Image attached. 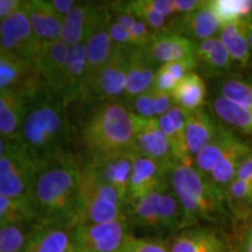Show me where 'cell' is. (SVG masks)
<instances>
[{
  "label": "cell",
  "mask_w": 252,
  "mask_h": 252,
  "mask_svg": "<svg viewBox=\"0 0 252 252\" xmlns=\"http://www.w3.org/2000/svg\"><path fill=\"white\" fill-rule=\"evenodd\" d=\"M81 162L70 152L37 168L32 186V203L39 220L72 223L80 184Z\"/></svg>",
  "instance_id": "6da1fadb"
},
{
  "label": "cell",
  "mask_w": 252,
  "mask_h": 252,
  "mask_svg": "<svg viewBox=\"0 0 252 252\" xmlns=\"http://www.w3.org/2000/svg\"><path fill=\"white\" fill-rule=\"evenodd\" d=\"M65 108L61 98L49 94L30 103L18 143L39 167L69 152Z\"/></svg>",
  "instance_id": "7a4b0ae2"
},
{
  "label": "cell",
  "mask_w": 252,
  "mask_h": 252,
  "mask_svg": "<svg viewBox=\"0 0 252 252\" xmlns=\"http://www.w3.org/2000/svg\"><path fill=\"white\" fill-rule=\"evenodd\" d=\"M133 118L121 102H104L93 110L81 131L87 160L133 152Z\"/></svg>",
  "instance_id": "3957f363"
},
{
  "label": "cell",
  "mask_w": 252,
  "mask_h": 252,
  "mask_svg": "<svg viewBox=\"0 0 252 252\" xmlns=\"http://www.w3.org/2000/svg\"><path fill=\"white\" fill-rule=\"evenodd\" d=\"M169 180L184 210L187 228L200 225L201 222H217L226 215L224 190L198 172L194 162L175 163Z\"/></svg>",
  "instance_id": "277c9868"
},
{
  "label": "cell",
  "mask_w": 252,
  "mask_h": 252,
  "mask_svg": "<svg viewBox=\"0 0 252 252\" xmlns=\"http://www.w3.org/2000/svg\"><path fill=\"white\" fill-rule=\"evenodd\" d=\"M115 220H127L125 203L117 191L105 184L88 163L82 162L76 213L71 228L80 223L96 224Z\"/></svg>",
  "instance_id": "5b68a950"
},
{
  "label": "cell",
  "mask_w": 252,
  "mask_h": 252,
  "mask_svg": "<svg viewBox=\"0 0 252 252\" xmlns=\"http://www.w3.org/2000/svg\"><path fill=\"white\" fill-rule=\"evenodd\" d=\"M37 168L18 141L0 138V195L33 204L32 186Z\"/></svg>",
  "instance_id": "8992f818"
},
{
  "label": "cell",
  "mask_w": 252,
  "mask_h": 252,
  "mask_svg": "<svg viewBox=\"0 0 252 252\" xmlns=\"http://www.w3.org/2000/svg\"><path fill=\"white\" fill-rule=\"evenodd\" d=\"M11 93L27 102L49 94L34 63L0 48V93Z\"/></svg>",
  "instance_id": "52a82bcc"
},
{
  "label": "cell",
  "mask_w": 252,
  "mask_h": 252,
  "mask_svg": "<svg viewBox=\"0 0 252 252\" xmlns=\"http://www.w3.org/2000/svg\"><path fill=\"white\" fill-rule=\"evenodd\" d=\"M127 235V220L80 223L71 228L70 252H116Z\"/></svg>",
  "instance_id": "ba28073f"
},
{
  "label": "cell",
  "mask_w": 252,
  "mask_h": 252,
  "mask_svg": "<svg viewBox=\"0 0 252 252\" xmlns=\"http://www.w3.org/2000/svg\"><path fill=\"white\" fill-rule=\"evenodd\" d=\"M24 6V5H23ZM43 41L34 33L24 7L0 23V48L37 64ZM37 67V65H36Z\"/></svg>",
  "instance_id": "9c48e42d"
},
{
  "label": "cell",
  "mask_w": 252,
  "mask_h": 252,
  "mask_svg": "<svg viewBox=\"0 0 252 252\" xmlns=\"http://www.w3.org/2000/svg\"><path fill=\"white\" fill-rule=\"evenodd\" d=\"M132 118L134 128L133 153L135 156L149 158L172 169L176 163L175 158L158 118L140 117L133 112Z\"/></svg>",
  "instance_id": "30bf717a"
},
{
  "label": "cell",
  "mask_w": 252,
  "mask_h": 252,
  "mask_svg": "<svg viewBox=\"0 0 252 252\" xmlns=\"http://www.w3.org/2000/svg\"><path fill=\"white\" fill-rule=\"evenodd\" d=\"M110 7L108 4L105 12L100 17L89 39L87 40V67L84 82V99L89 98L91 90L97 78L109 62L113 52V45L109 31Z\"/></svg>",
  "instance_id": "8fae6325"
},
{
  "label": "cell",
  "mask_w": 252,
  "mask_h": 252,
  "mask_svg": "<svg viewBox=\"0 0 252 252\" xmlns=\"http://www.w3.org/2000/svg\"><path fill=\"white\" fill-rule=\"evenodd\" d=\"M131 49L122 46L113 47L111 58L97 78L90 97L104 103L115 102L118 97L124 94Z\"/></svg>",
  "instance_id": "7c38bea8"
},
{
  "label": "cell",
  "mask_w": 252,
  "mask_h": 252,
  "mask_svg": "<svg viewBox=\"0 0 252 252\" xmlns=\"http://www.w3.org/2000/svg\"><path fill=\"white\" fill-rule=\"evenodd\" d=\"M70 47L62 40L43 42L37 68L42 74L49 94L62 99Z\"/></svg>",
  "instance_id": "4fadbf2b"
},
{
  "label": "cell",
  "mask_w": 252,
  "mask_h": 252,
  "mask_svg": "<svg viewBox=\"0 0 252 252\" xmlns=\"http://www.w3.org/2000/svg\"><path fill=\"white\" fill-rule=\"evenodd\" d=\"M70 223L39 220L28 230L24 252H70Z\"/></svg>",
  "instance_id": "5bb4252c"
},
{
  "label": "cell",
  "mask_w": 252,
  "mask_h": 252,
  "mask_svg": "<svg viewBox=\"0 0 252 252\" xmlns=\"http://www.w3.org/2000/svg\"><path fill=\"white\" fill-rule=\"evenodd\" d=\"M106 7L108 4L102 2H77L75 8L63 20L61 40L69 47L86 43Z\"/></svg>",
  "instance_id": "9a60e30c"
},
{
  "label": "cell",
  "mask_w": 252,
  "mask_h": 252,
  "mask_svg": "<svg viewBox=\"0 0 252 252\" xmlns=\"http://www.w3.org/2000/svg\"><path fill=\"white\" fill-rule=\"evenodd\" d=\"M145 50L156 63L191 62L197 64L196 43L173 31L157 34Z\"/></svg>",
  "instance_id": "2e32d148"
},
{
  "label": "cell",
  "mask_w": 252,
  "mask_h": 252,
  "mask_svg": "<svg viewBox=\"0 0 252 252\" xmlns=\"http://www.w3.org/2000/svg\"><path fill=\"white\" fill-rule=\"evenodd\" d=\"M133 157V152H128L86 161L105 184L117 191L125 206L127 203Z\"/></svg>",
  "instance_id": "e0dca14e"
},
{
  "label": "cell",
  "mask_w": 252,
  "mask_h": 252,
  "mask_svg": "<svg viewBox=\"0 0 252 252\" xmlns=\"http://www.w3.org/2000/svg\"><path fill=\"white\" fill-rule=\"evenodd\" d=\"M171 252H229L225 238L212 226L186 228L171 241Z\"/></svg>",
  "instance_id": "ac0fdd59"
},
{
  "label": "cell",
  "mask_w": 252,
  "mask_h": 252,
  "mask_svg": "<svg viewBox=\"0 0 252 252\" xmlns=\"http://www.w3.org/2000/svg\"><path fill=\"white\" fill-rule=\"evenodd\" d=\"M171 171L152 159L134 154L127 203L166 185L165 175L169 174Z\"/></svg>",
  "instance_id": "d6986e66"
},
{
  "label": "cell",
  "mask_w": 252,
  "mask_h": 252,
  "mask_svg": "<svg viewBox=\"0 0 252 252\" xmlns=\"http://www.w3.org/2000/svg\"><path fill=\"white\" fill-rule=\"evenodd\" d=\"M173 24H175L173 32H176L191 41L197 40L198 42L215 37L222 28V24L214 13L210 1L208 0L202 7L193 13L181 15V18Z\"/></svg>",
  "instance_id": "ffe728a7"
},
{
  "label": "cell",
  "mask_w": 252,
  "mask_h": 252,
  "mask_svg": "<svg viewBox=\"0 0 252 252\" xmlns=\"http://www.w3.org/2000/svg\"><path fill=\"white\" fill-rule=\"evenodd\" d=\"M24 9L30 19L34 33L43 42L61 40L63 20L53 7L52 1L26 0Z\"/></svg>",
  "instance_id": "44dd1931"
},
{
  "label": "cell",
  "mask_w": 252,
  "mask_h": 252,
  "mask_svg": "<svg viewBox=\"0 0 252 252\" xmlns=\"http://www.w3.org/2000/svg\"><path fill=\"white\" fill-rule=\"evenodd\" d=\"M154 63L156 62L145 49L132 48L130 50L127 81L124 93L126 98L133 99L138 94L152 89L157 74Z\"/></svg>",
  "instance_id": "7402d4cb"
},
{
  "label": "cell",
  "mask_w": 252,
  "mask_h": 252,
  "mask_svg": "<svg viewBox=\"0 0 252 252\" xmlns=\"http://www.w3.org/2000/svg\"><path fill=\"white\" fill-rule=\"evenodd\" d=\"M219 128L220 125L204 106L193 112H188L186 140L188 154L191 159L194 160L197 153L214 139Z\"/></svg>",
  "instance_id": "603a6c76"
},
{
  "label": "cell",
  "mask_w": 252,
  "mask_h": 252,
  "mask_svg": "<svg viewBox=\"0 0 252 252\" xmlns=\"http://www.w3.org/2000/svg\"><path fill=\"white\" fill-rule=\"evenodd\" d=\"M188 112L174 105L166 115L158 118L163 134L168 140L173 156L178 162H194L189 157L186 140V124H187Z\"/></svg>",
  "instance_id": "cb8c5ba5"
},
{
  "label": "cell",
  "mask_w": 252,
  "mask_h": 252,
  "mask_svg": "<svg viewBox=\"0 0 252 252\" xmlns=\"http://www.w3.org/2000/svg\"><path fill=\"white\" fill-rule=\"evenodd\" d=\"M87 46L86 43L70 47L68 68L63 87L62 100L65 105L84 99V82H86Z\"/></svg>",
  "instance_id": "d4e9b609"
},
{
  "label": "cell",
  "mask_w": 252,
  "mask_h": 252,
  "mask_svg": "<svg viewBox=\"0 0 252 252\" xmlns=\"http://www.w3.org/2000/svg\"><path fill=\"white\" fill-rule=\"evenodd\" d=\"M30 102L11 93H0V135L1 139L18 141Z\"/></svg>",
  "instance_id": "484cf974"
},
{
  "label": "cell",
  "mask_w": 252,
  "mask_h": 252,
  "mask_svg": "<svg viewBox=\"0 0 252 252\" xmlns=\"http://www.w3.org/2000/svg\"><path fill=\"white\" fill-rule=\"evenodd\" d=\"M241 138L235 132L225 126H220L214 139L204 146L194 159V165L197 171L209 178L214 168L217 166L223 157L235 146Z\"/></svg>",
  "instance_id": "4316f807"
},
{
  "label": "cell",
  "mask_w": 252,
  "mask_h": 252,
  "mask_svg": "<svg viewBox=\"0 0 252 252\" xmlns=\"http://www.w3.org/2000/svg\"><path fill=\"white\" fill-rule=\"evenodd\" d=\"M166 187L167 184L126 204V215L128 222L140 228L159 231L160 198Z\"/></svg>",
  "instance_id": "83f0119b"
},
{
  "label": "cell",
  "mask_w": 252,
  "mask_h": 252,
  "mask_svg": "<svg viewBox=\"0 0 252 252\" xmlns=\"http://www.w3.org/2000/svg\"><path fill=\"white\" fill-rule=\"evenodd\" d=\"M207 96V86L203 78L195 71L189 72L182 78L172 93L174 105L193 112L195 110L203 108Z\"/></svg>",
  "instance_id": "f1b7e54d"
},
{
  "label": "cell",
  "mask_w": 252,
  "mask_h": 252,
  "mask_svg": "<svg viewBox=\"0 0 252 252\" xmlns=\"http://www.w3.org/2000/svg\"><path fill=\"white\" fill-rule=\"evenodd\" d=\"M197 65L201 64L213 74H222L231 67L232 60L220 37H212L196 43Z\"/></svg>",
  "instance_id": "f546056e"
},
{
  "label": "cell",
  "mask_w": 252,
  "mask_h": 252,
  "mask_svg": "<svg viewBox=\"0 0 252 252\" xmlns=\"http://www.w3.org/2000/svg\"><path fill=\"white\" fill-rule=\"evenodd\" d=\"M250 154H252V147L241 139L217 163L209 179L217 187L225 191V188L235 180L238 167Z\"/></svg>",
  "instance_id": "4dcf8cb0"
},
{
  "label": "cell",
  "mask_w": 252,
  "mask_h": 252,
  "mask_svg": "<svg viewBox=\"0 0 252 252\" xmlns=\"http://www.w3.org/2000/svg\"><path fill=\"white\" fill-rule=\"evenodd\" d=\"M214 111L220 121L245 134L252 135V108L236 104L219 96L214 100Z\"/></svg>",
  "instance_id": "1f68e13d"
},
{
  "label": "cell",
  "mask_w": 252,
  "mask_h": 252,
  "mask_svg": "<svg viewBox=\"0 0 252 252\" xmlns=\"http://www.w3.org/2000/svg\"><path fill=\"white\" fill-rule=\"evenodd\" d=\"M219 37L228 49L234 61L242 65L248 64L252 54L244 34L243 21L239 20L236 23L223 25Z\"/></svg>",
  "instance_id": "d6a6232c"
},
{
  "label": "cell",
  "mask_w": 252,
  "mask_h": 252,
  "mask_svg": "<svg viewBox=\"0 0 252 252\" xmlns=\"http://www.w3.org/2000/svg\"><path fill=\"white\" fill-rule=\"evenodd\" d=\"M187 228L185 214L174 191L168 186L163 189L160 198V232H176Z\"/></svg>",
  "instance_id": "836d02e7"
},
{
  "label": "cell",
  "mask_w": 252,
  "mask_h": 252,
  "mask_svg": "<svg viewBox=\"0 0 252 252\" xmlns=\"http://www.w3.org/2000/svg\"><path fill=\"white\" fill-rule=\"evenodd\" d=\"M39 222L33 204L0 195V226Z\"/></svg>",
  "instance_id": "e575fe53"
},
{
  "label": "cell",
  "mask_w": 252,
  "mask_h": 252,
  "mask_svg": "<svg viewBox=\"0 0 252 252\" xmlns=\"http://www.w3.org/2000/svg\"><path fill=\"white\" fill-rule=\"evenodd\" d=\"M196 67L197 64L191 62H172L161 64L157 70L152 89L172 94L179 82Z\"/></svg>",
  "instance_id": "d590c367"
},
{
  "label": "cell",
  "mask_w": 252,
  "mask_h": 252,
  "mask_svg": "<svg viewBox=\"0 0 252 252\" xmlns=\"http://www.w3.org/2000/svg\"><path fill=\"white\" fill-rule=\"evenodd\" d=\"M210 5L222 26L252 17V0H210Z\"/></svg>",
  "instance_id": "8d00e7d4"
},
{
  "label": "cell",
  "mask_w": 252,
  "mask_h": 252,
  "mask_svg": "<svg viewBox=\"0 0 252 252\" xmlns=\"http://www.w3.org/2000/svg\"><path fill=\"white\" fill-rule=\"evenodd\" d=\"M126 4L138 20L146 24L156 34L172 30V24H168L167 20L168 18L158 13L147 0H133V1H126Z\"/></svg>",
  "instance_id": "74e56055"
},
{
  "label": "cell",
  "mask_w": 252,
  "mask_h": 252,
  "mask_svg": "<svg viewBox=\"0 0 252 252\" xmlns=\"http://www.w3.org/2000/svg\"><path fill=\"white\" fill-rule=\"evenodd\" d=\"M228 207L234 212H245L252 207V184L249 181L235 179L225 188Z\"/></svg>",
  "instance_id": "f35d334b"
},
{
  "label": "cell",
  "mask_w": 252,
  "mask_h": 252,
  "mask_svg": "<svg viewBox=\"0 0 252 252\" xmlns=\"http://www.w3.org/2000/svg\"><path fill=\"white\" fill-rule=\"evenodd\" d=\"M220 96L239 105L252 108V82L230 78L220 87Z\"/></svg>",
  "instance_id": "ab89813d"
},
{
  "label": "cell",
  "mask_w": 252,
  "mask_h": 252,
  "mask_svg": "<svg viewBox=\"0 0 252 252\" xmlns=\"http://www.w3.org/2000/svg\"><path fill=\"white\" fill-rule=\"evenodd\" d=\"M122 252H171V241L158 238L125 236L121 247Z\"/></svg>",
  "instance_id": "60d3db41"
},
{
  "label": "cell",
  "mask_w": 252,
  "mask_h": 252,
  "mask_svg": "<svg viewBox=\"0 0 252 252\" xmlns=\"http://www.w3.org/2000/svg\"><path fill=\"white\" fill-rule=\"evenodd\" d=\"M27 235L23 224L0 226V252H24Z\"/></svg>",
  "instance_id": "b9f144b4"
},
{
  "label": "cell",
  "mask_w": 252,
  "mask_h": 252,
  "mask_svg": "<svg viewBox=\"0 0 252 252\" xmlns=\"http://www.w3.org/2000/svg\"><path fill=\"white\" fill-rule=\"evenodd\" d=\"M133 110L134 115L145 118H157L156 113V102H154V91L150 89L149 91L138 94L133 98Z\"/></svg>",
  "instance_id": "7bdbcfd3"
},
{
  "label": "cell",
  "mask_w": 252,
  "mask_h": 252,
  "mask_svg": "<svg viewBox=\"0 0 252 252\" xmlns=\"http://www.w3.org/2000/svg\"><path fill=\"white\" fill-rule=\"evenodd\" d=\"M128 32H130V35L132 42H133L134 48L140 49H146L147 47L152 43V41L157 35L146 24L140 20H138L134 26Z\"/></svg>",
  "instance_id": "ee69618b"
},
{
  "label": "cell",
  "mask_w": 252,
  "mask_h": 252,
  "mask_svg": "<svg viewBox=\"0 0 252 252\" xmlns=\"http://www.w3.org/2000/svg\"><path fill=\"white\" fill-rule=\"evenodd\" d=\"M109 31L111 35L112 42L115 46H122L126 48H134L133 42H132L130 32L124 28L122 25H119L117 21L111 17L110 13V21H109Z\"/></svg>",
  "instance_id": "f6af8a7d"
},
{
  "label": "cell",
  "mask_w": 252,
  "mask_h": 252,
  "mask_svg": "<svg viewBox=\"0 0 252 252\" xmlns=\"http://www.w3.org/2000/svg\"><path fill=\"white\" fill-rule=\"evenodd\" d=\"M154 102H156V113L157 118H160L161 116L166 115L167 112L174 106L173 102V97L171 94L159 93V91L154 90Z\"/></svg>",
  "instance_id": "bcb514c9"
},
{
  "label": "cell",
  "mask_w": 252,
  "mask_h": 252,
  "mask_svg": "<svg viewBox=\"0 0 252 252\" xmlns=\"http://www.w3.org/2000/svg\"><path fill=\"white\" fill-rule=\"evenodd\" d=\"M176 14L186 15L193 13L206 4V0H174Z\"/></svg>",
  "instance_id": "7dc6e473"
},
{
  "label": "cell",
  "mask_w": 252,
  "mask_h": 252,
  "mask_svg": "<svg viewBox=\"0 0 252 252\" xmlns=\"http://www.w3.org/2000/svg\"><path fill=\"white\" fill-rule=\"evenodd\" d=\"M147 1L158 13L162 14L163 17L169 18L176 14L174 0H147Z\"/></svg>",
  "instance_id": "c3c4849f"
},
{
  "label": "cell",
  "mask_w": 252,
  "mask_h": 252,
  "mask_svg": "<svg viewBox=\"0 0 252 252\" xmlns=\"http://www.w3.org/2000/svg\"><path fill=\"white\" fill-rule=\"evenodd\" d=\"M23 0H0V20L8 18L23 7Z\"/></svg>",
  "instance_id": "681fc988"
},
{
  "label": "cell",
  "mask_w": 252,
  "mask_h": 252,
  "mask_svg": "<svg viewBox=\"0 0 252 252\" xmlns=\"http://www.w3.org/2000/svg\"><path fill=\"white\" fill-rule=\"evenodd\" d=\"M77 2L78 1H75V0H52L53 7L62 20L68 17V14L75 8Z\"/></svg>",
  "instance_id": "f907efd6"
},
{
  "label": "cell",
  "mask_w": 252,
  "mask_h": 252,
  "mask_svg": "<svg viewBox=\"0 0 252 252\" xmlns=\"http://www.w3.org/2000/svg\"><path fill=\"white\" fill-rule=\"evenodd\" d=\"M235 179H239V180L244 181H252V154H250L248 158H245L241 166L238 167L237 174H236Z\"/></svg>",
  "instance_id": "816d5d0a"
},
{
  "label": "cell",
  "mask_w": 252,
  "mask_h": 252,
  "mask_svg": "<svg viewBox=\"0 0 252 252\" xmlns=\"http://www.w3.org/2000/svg\"><path fill=\"white\" fill-rule=\"evenodd\" d=\"M243 28H244V34L247 37L249 48L251 50L252 54V17L248 19H243Z\"/></svg>",
  "instance_id": "f5cc1de1"
},
{
  "label": "cell",
  "mask_w": 252,
  "mask_h": 252,
  "mask_svg": "<svg viewBox=\"0 0 252 252\" xmlns=\"http://www.w3.org/2000/svg\"><path fill=\"white\" fill-rule=\"evenodd\" d=\"M241 252H252V223L245 232Z\"/></svg>",
  "instance_id": "db71d44e"
},
{
  "label": "cell",
  "mask_w": 252,
  "mask_h": 252,
  "mask_svg": "<svg viewBox=\"0 0 252 252\" xmlns=\"http://www.w3.org/2000/svg\"><path fill=\"white\" fill-rule=\"evenodd\" d=\"M116 252H122V251H121V250H118V251H116Z\"/></svg>",
  "instance_id": "11a10c76"
}]
</instances>
